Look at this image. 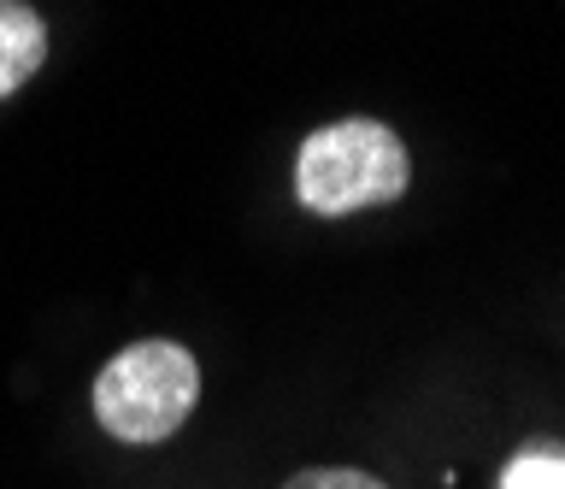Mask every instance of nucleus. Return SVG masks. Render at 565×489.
<instances>
[{"mask_svg":"<svg viewBox=\"0 0 565 489\" xmlns=\"http://www.w3.org/2000/svg\"><path fill=\"white\" fill-rule=\"evenodd\" d=\"M413 183V153L383 118L318 125L295 153V201L318 219H353L395 206Z\"/></svg>","mask_w":565,"mask_h":489,"instance_id":"nucleus-1","label":"nucleus"},{"mask_svg":"<svg viewBox=\"0 0 565 489\" xmlns=\"http://www.w3.org/2000/svg\"><path fill=\"white\" fill-rule=\"evenodd\" d=\"M201 401V365L183 342L171 337H148L118 348L95 378V418L106 436L118 443H166L183 430V418Z\"/></svg>","mask_w":565,"mask_h":489,"instance_id":"nucleus-2","label":"nucleus"},{"mask_svg":"<svg viewBox=\"0 0 565 489\" xmlns=\"http://www.w3.org/2000/svg\"><path fill=\"white\" fill-rule=\"evenodd\" d=\"M47 60V19L30 0H0V100H12Z\"/></svg>","mask_w":565,"mask_h":489,"instance_id":"nucleus-3","label":"nucleus"},{"mask_svg":"<svg viewBox=\"0 0 565 489\" xmlns=\"http://www.w3.org/2000/svg\"><path fill=\"white\" fill-rule=\"evenodd\" d=\"M494 489H565V443H524Z\"/></svg>","mask_w":565,"mask_h":489,"instance_id":"nucleus-4","label":"nucleus"},{"mask_svg":"<svg viewBox=\"0 0 565 489\" xmlns=\"http://www.w3.org/2000/svg\"><path fill=\"white\" fill-rule=\"evenodd\" d=\"M282 489H388V483L371 478V471H360V466H307V471H295Z\"/></svg>","mask_w":565,"mask_h":489,"instance_id":"nucleus-5","label":"nucleus"}]
</instances>
